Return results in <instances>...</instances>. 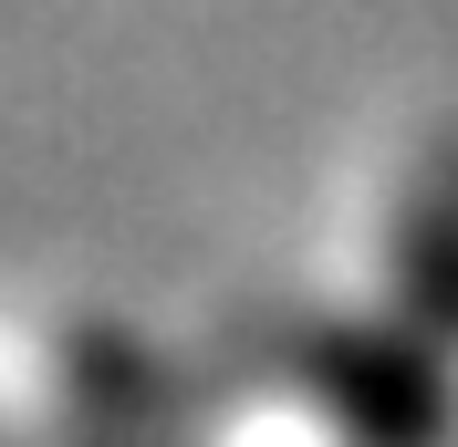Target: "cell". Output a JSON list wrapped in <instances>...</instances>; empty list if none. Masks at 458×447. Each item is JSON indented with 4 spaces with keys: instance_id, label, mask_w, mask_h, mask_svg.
I'll use <instances>...</instances> for the list:
<instances>
[{
    "instance_id": "6da1fadb",
    "label": "cell",
    "mask_w": 458,
    "mask_h": 447,
    "mask_svg": "<svg viewBox=\"0 0 458 447\" xmlns=\"http://www.w3.org/2000/svg\"><path fill=\"white\" fill-rule=\"evenodd\" d=\"M302 395L334 447H458V343L406 323L396 302L365 323H323L302 343Z\"/></svg>"
},
{
    "instance_id": "7a4b0ae2",
    "label": "cell",
    "mask_w": 458,
    "mask_h": 447,
    "mask_svg": "<svg viewBox=\"0 0 458 447\" xmlns=\"http://www.w3.org/2000/svg\"><path fill=\"white\" fill-rule=\"evenodd\" d=\"M42 447H177L167 354L125 323H84L73 354H63V417Z\"/></svg>"
},
{
    "instance_id": "3957f363",
    "label": "cell",
    "mask_w": 458,
    "mask_h": 447,
    "mask_svg": "<svg viewBox=\"0 0 458 447\" xmlns=\"http://www.w3.org/2000/svg\"><path fill=\"white\" fill-rule=\"evenodd\" d=\"M386 302L406 323H428L437 343H458V125L428 136L417 177L396 198V250H386Z\"/></svg>"
}]
</instances>
